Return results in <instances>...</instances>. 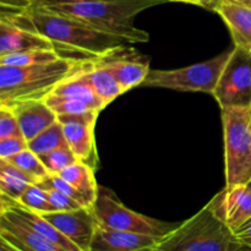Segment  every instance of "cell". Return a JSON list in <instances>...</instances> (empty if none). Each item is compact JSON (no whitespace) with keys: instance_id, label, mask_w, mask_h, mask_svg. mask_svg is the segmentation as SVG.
<instances>
[{"instance_id":"7402d4cb","label":"cell","mask_w":251,"mask_h":251,"mask_svg":"<svg viewBox=\"0 0 251 251\" xmlns=\"http://www.w3.org/2000/svg\"><path fill=\"white\" fill-rule=\"evenodd\" d=\"M64 58L56 50L50 49H31V50L15 51L0 55V65L9 66H32L38 64L51 63Z\"/></svg>"},{"instance_id":"7a4b0ae2","label":"cell","mask_w":251,"mask_h":251,"mask_svg":"<svg viewBox=\"0 0 251 251\" xmlns=\"http://www.w3.org/2000/svg\"><path fill=\"white\" fill-rule=\"evenodd\" d=\"M167 1L168 0H36V4L73 17L102 33L134 44L150 41L149 32L135 26V17L145 10Z\"/></svg>"},{"instance_id":"4316f807","label":"cell","mask_w":251,"mask_h":251,"mask_svg":"<svg viewBox=\"0 0 251 251\" xmlns=\"http://www.w3.org/2000/svg\"><path fill=\"white\" fill-rule=\"evenodd\" d=\"M41 159L50 174H59L71 164L78 162V158L69 146L54 150L44 156H41Z\"/></svg>"},{"instance_id":"3957f363","label":"cell","mask_w":251,"mask_h":251,"mask_svg":"<svg viewBox=\"0 0 251 251\" xmlns=\"http://www.w3.org/2000/svg\"><path fill=\"white\" fill-rule=\"evenodd\" d=\"M88 60L60 58L32 66L0 65V104L44 100L61 81L85 68Z\"/></svg>"},{"instance_id":"4dcf8cb0","label":"cell","mask_w":251,"mask_h":251,"mask_svg":"<svg viewBox=\"0 0 251 251\" xmlns=\"http://www.w3.org/2000/svg\"><path fill=\"white\" fill-rule=\"evenodd\" d=\"M36 0H0V14H11L28 9Z\"/></svg>"},{"instance_id":"d6a6232c","label":"cell","mask_w":251,"mask_h":251,"mask_svg":"<svg viewBox=\"0 0 251 251\" xmlns=\"http://www.w3.org/2000/svg\"><path fill=\"white\" fill-rule=\"evenodd\" d=\"M168 1L186 2V4L198 5V6L205 7V9H208V10H212V6L215 5L216 0H168Z\"/></svg>"},{"instance_id":"7c38bea8","label":"cell","mask_w":251,"mask_h":251,"mask_svg":"<svg viewBox=\"0 0 251 251\" xmlns=\"http://www.w3.org/2000/svg\"><path fill=\"white\" fill-rule=\"evenodd\" d=\"M208 203L233 232L251 220V190L248 185L225 186Z\"/></svg>"},{"instance_id":"5bb4252c","label":"cell","mask_w":251,"mask_h":251,"mask_svg":"<svg viewBox=\"0 0 251 251\" xmlns=\"http://www.w3.org/2000/svg\"><path fill=\"white\" fill-rule=\"evenodd\" d=\"M159 238L112 229L98 223L90 251H154Z\"/></svg>"},{"instance_id":"44dd1931","label":"cell","mask_w":251,"mask_h":251,"mask_svg":"<svg viewBox=\"0 0 251 251\" xmlns=\"http://www.w3.org/2000/svg\"><path fill=\"white\" fill-rule=\"evenodd\" d=\"M34 181L6 159H0V195L19 201L22 194Z\"/></svg>"},{"instance_id":"4fadbf2b","label":"cell","mask_w":251,"mask_h":251,"mask_svg":"<svg viewBox=\"0 0 251 251\" xmlns=\"http://www.w3.org/2000/svg\"><path fill=\"white\" fill-rule=\"evenodd\" d=\"M0 238L21 251H66L32 229L9 208L0 210Z\"/></svg>"},{"instance_id":"30bf717a","label":"cell","mask_w":251,"mask_h":251,"mask_svg":"<svg viewBox=\"0 0 251 251\" xmlns=\"http://www.w3.org/2000/svg\"><path fill=\"white\" fill-rule=\"evenodd\" d=\"M100 112L90 110L76 115H60L58 120L63 125L64 135L69 147L75 153L78 161L96 169L98 154L96 150L95 126Z\"/></svg>"},{"instance_id":"8fae6325","label":"cell","mask_w":251,"mask_h":251,"mask_svg":"<svg viewBox=\"0 0 251 251\" xmlns=\"http://www.w3.org/2000/svg\"><path fill=\"white\" fill-rule=\"evenodd\" d=\"M48 222L58 228L65 237L75 243L82 251H90L91 243L98 221L92 207H81L71 211H55L41 213Z\"/></svg>"},{"instance_id":"ac0fdd59","label":"cell","mask_w":251,"mask_h":251,"mask_svg":"<svg viewBox=\"0 0 251 251\" xmlns=\"http://www.w3.org/2000/svg\"><path fill=\"white\" fill-rule=\"evenodd\" d=\"M91 63H92V60H88L85 68L76 71L73 75L68 76L65 80L61 81L54 88L50 95L68 96V97L76 98V100L85 102L86 104H88L92 109L97 110V112L104 109V103L96 92L92 81L90 78V74H88Z\"/></svg>"},{"instance_id":"83f0119b","label":"cell","mask_w":251,"mask_h":251,"mask_svg":"<svg viewBox=\"0 0 251 251\" xmlns=\"http://www.w3.org/2000/svg\"><path fill=\"white\" fill-rule=\"evenodd\" d=\"M10 136H22L19 120L12 108L0 104V139Z\"/></svg>"},{"instance_id":"603a6c76","label":"cell","mask_w":251,"mask_h":251,"mask_svg":"<svg viewBox=\"0 0 251 251\" xmlns=\"http://www.w3.org/2000/svg\"><path fill=\"white\" fill-rule=\"evenodd\" d=\"M65 146H69V145L64 135L63 125L59 120H56L53 125L47 127L44 131L28 141V149L39 157Z\"/></svg>"},{"instance_id":"ffe728a7","label":"cell","mask_w":251,"mask_h":251,"mask_svg":"<svg viewBox=\"0 0 251 251\" xmlns=\"http://www.w3.org/2000/svg\"><path fill=\"white\" fill-rule=\"evenodd\" d=\"M88 74H90V78L92 81L96 92L100 96V100H103L105 107L110 104L115 98L125 93V91L119 85L114 75L110 73L109 69L105 68L100 61L93 59Z\"/></svg>"},{"instance_id":"5b68a950","label":"cell","mask_w":251,"mask_h":251,"mask_svg":"<svg viewBox=\"0 0 251 251\" xmlns=\"http://www.w3.org/2000/svg\"><path fill=\"white\" fill-rule=\"evenodd\" d=\"M226 186L251 180V107L223 108Z\"/></svg>"},{"instance_id":"9a60e30c","label":"cell","mask_w":251,"mask_h":251,"mask_svg":"<svg viewBox=\"0 0 251 251\" xmlns=\"http://www.w3.org/2000/svg\"><path fill=\"white\" fill-rule=\"evenodd\" d=\"M212 11L227 25L234 47L251 50V7L235 0H216Z\"/></svg>"},{"instance_id":"cb8c5ba5","label":"cell","mask_w":251,"mask_h":251,"mask_svg":"<svg viewBox=\"0 0 251 251\" xmlns=\"http://www.w3.org/2000/svg\"><path fill=\"white\" fill-rule=\"evenodd\" d=\"M6 161H9L10 163L17 167L20 171L27 174L34 181V184H38L42 179H44L47 176L50 174L43 164V162H42L41 157L29 149L24 150L22 152L17 153L16 156L6 159Z\"/></svg>"},{"instance_id":"52a82bcc","label":"cell","mask_w":251,"mask_h":251,"mask_svg":"<svg viewBox=\"0 0 251 251\" xmlns=\"http://www.w3.org/2000/svg\"><path fill=\"white\" fill-rule=\"evenodd\" d=\"M92 210L98 223L104 227L123 232L151 235L159 239L171 233L179 225L163 222L135 212L122 203L110 189L100 185L98 188L97 198L92 205Z\"/></svg>"},{"instance_id":"6da1fadb","label":"cell","mask_w":251,"mask_h":251,"mask_svg":"<svg viewBox=\"0 0 251 251\" xmlns=\"http://www.w3.org/2000/svg\"><path fill=\"white\" fill-rule=\"evenodd\" d=\"M0 19L48 38L61 56L78 54L81 59H97L108 51L126 44L123 39L102 33L73 17L58 14L34 2L28 9L0 14Z\"/></svg>"},{"instance_id":"ba28073f","label":"cell","mask_w":251,"mask_h":251,"mask_svg":"<svg viewBox=\"0 0 251 251\" xmlns=\"http://www.w3.org/2000/svg\"><path fill=\"white\" fill-rule=\"evenodd\" d=\"M212 96L221 109L251 107V50L233 48Z\"/></svg>"},{"instance_id":"2e32d148","label":"cell","mask_w":251,"mask_h":251,"mask_svg":"<svg viewBox=\"0 0 251 251\" xmlns=\"http://www.w3.org/2000/svg\"><path fill=\"white\" fill-rule=\"evenodd\" d=\"M7 107L14 110L19 120L22 135L27 142L31 141L58 120V115L46 104L43 100H24Z\"/></svg>"},{"instance_id":"e575fe53","label":"cell","mask_w":251,"mask_h":251,"mask_svg":"<svg viewBox=\"0 0 251 251\" xmlns=\"http://www.w3.org/2000/svg\"><path fill=\"white\" fill-rule=\"evenodd\" d=\"M247 185H248V186H249V189H250V190H251V180L249 181V183H248V184H247Z\"/></svg>"},{"instance_id":"e0dca14e","label":"cell","mask_w":251,"mask_h":251,"mask_svg":"<svg viewBox=\"0 0 251 251\" xmlns=\"http://www.w3.org/2000/svg\"><path fill=\"white\" fill-rule=\"evenodd\" d=\"M31 49L56 50L55 46L46 37L20 28L0 19V55Z\"/></svg>"},{"instance_id":"1f68e13d","label":"cell","mask_w":251,"mask_h":251,"mask_svg":"<svg viewBox=\"0 0 251 251\" xmlns=\"http://www.w3.org/2000/svg\"><path fill=\"white\" fill-rule=\"evenodd\" d=\"M234 233L240 242H243L245 245L251 248V220L245 223L243 227H240L239 229L235 230Z\"/></svg>"},{"instance_id":"f1b7e54d","label":"cell","mask_w":251,"mask_h":251,"mask_svg":"<svg viewBox=\"0 0 251 251\" xmlns=\"http://www.w3.org/2000/svg\"><path fill=\"white\" fill-rule=\"evenodd\" d=\"M26 149H28V142L22 136L0 139V159L11 158Z\"/></svg>"},{"instance_id":"d4e9b609","label":"cell","mask_w":251,"mask_h":251,"mask_svg":"<svg viewBox=\"0 0 251 251\" xmlns=\"http://www.w3.org/2000/svg\"><path fill=\"white\" fill-rule=\"evenodd\" d=\"M43 100L58 117H60V115L82 114V113L90 112V110H95L82 100L68 97V96L48 95Z\"/></svg>"},{"instance_id":"277c9868","label":"cell","mask_w":251,"mask_h":251,"mask_svg":"<svg viewBox=\"0 0 251 251\" xmlns=\"http://www.w3.org/2000/svg\"><path fill=\"white\" fill-rule=\"evenodd\" d=\"M154 251H251L210 203L179 223L157 243Z\"/></svg>"},{"instance_id":"9c48e42d","label":"cell","mask_w":251,"mask_h":251,"mask_svg":"<svg viewBox=\"0 0 251 251\" xmlns=\"http://www.w3.org/2000/svg\"><path fill=\"white\" fill-rule=\"evenodd\" d=\"M127 44L129 43L123 44L95 59L109 69L125 92L137 86H142L151 70L149 56L141 54L132 47H127Z\"/></svg>"},{"instance_id":"f546056e","label":"cell","mask_w":251,"mask_h":251,"mask_svg":"<svg viewBox=\"0 0 251 251\" xmlns=\"http://www.w3.org/2000/svg\"><path fill=\"white\" fill-rule=\"evenodd\" d=\"M47 193H48L49 200L50 203L53 205L54 210L55 211H71V210H77V208L85 207V206L81 205L78 201H76L75 199L70 198L66 194L60 193V191L55 190V189H46Z\"/></svg>"},{"instance_id":"484cf974","label":"cell","mask_w":251,"mask_h":251,"mask_svg":"<svg viewBox=\"0 0 251 251\" xmlns=\"http://www.w3.org/2000/svg\"><path fill=\"white\" fill-rule=\"evenodd\" d=\"M20 205L25 206L26 208L34 211L38 213H48L55 212L53 205L49 200L48 193L46 189L41 188L38 184H31L28 188L25 190L20 200L17 201Z\"/></svg>"},{"instance_id":"d6986e66","label":"cell","mask_w":251,"mask_h":251,"mask_svg":"<svg viewBox=\"0 0 251 251\" xmlns=\"http://www.w3.org/2000/svg\"><path fill=\"white\" fill-rule=\"evenodd\" d=\"M59 176L80 191L91 206L93 205L100 188L95 178V169L78 161L61 171Z\"/></svg>"},{"instance_id":"836d02e7","label":"cell","mask_w":251,"mask_h":251,"mask_svg":"<svg viewBox=\"0 0 251 251\" xmlns=\"http://www.w3.org/2000/svg\"><path fill=\"white\" fill-rule=\"evenodd\" d=\"M0 251H21L4 238H0Z\"/></svg>"},{"instance_id":"8992f818","label":"cell","mask_w":251,"mask_h":251,"mask_svg":"<svg viewBox=\"0 0 251 251\" xmlns=\"http://www.w3.org/2000/svg\"><path fill=\"white\" fill-rule=\"evenodd\" d=\"M233 49L207 61L174 70H150L142 86L168 88L179 92H205L212 95Z\"/></svg>"}]
</instances>
